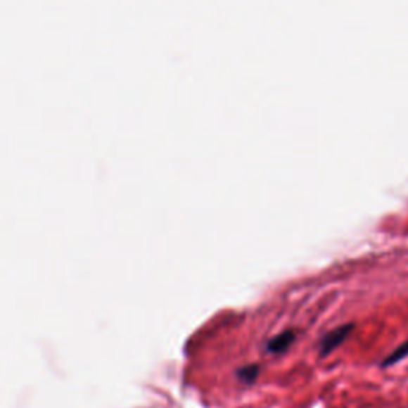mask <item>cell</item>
<instances>
[{
    "label": "cell",
    "instance_id": "277c9868",
    "mask_svg": "<svg viewBox=\"0 0 408 408\" xmlns=\"http://www.w3.org/2000/svg\"><path fill=\"white\" fill-rule=\"evenodd\" d=\"M408 356V338L404 341V343L399 345L395 350L389 354V356L383 361V367H388V365H393L395 362H399L400 359H404Z\"/></svg>",
    "mask_w": 408,
    "mask_h": 408
},
{
    "label": "cell",
    "instance_id": "7a4b0ae2",
    "mask_svg": "<svg viewBox=\"0 0 408 408\" xmlns=\"http://www.w3.org/2000/svg\"><path fill=\"white\" fill-rule=\"evenodd\" d=\"M297 338V333L295 330H284V332H281L278 335H274L273 338H269L267 341V351L268 352H274V354H281L287 351L291 348V345L295 341Z\"/></svg>",
    "mask_w": 408,
    "mask_h": 408
},
{
    "label": "cell",
    "instance_id": "3957f363",
    "mask_svg": "<svg viewBox=\"0 0 408 408\" xmlns=\"http://www.w3.org/2000/svg\"><path fill=\"white\" fill-rule=\"evenodd\" d=\"M260 374V367L257 364H249V365H244V367L238 369L236 371V376L238 380H241L246 385H252L257 380V376Z\"/></svg>",
    "mask_w": 408,
    "mask_h": 408
},
{
    "label": "cell",
    "instance_id": "6da1fadb",
    "mask_svg": "<svg viewBox=\"0 0 408 408\" xmlns=\"http://www.w3.org/2000/svg\"><path fill=\"white\" fill-rule=\"evenodd\" d=\"M352 329H354V324L348 322V324H343V326H340L337 329L330 330L329 333L324 335L319 341V354L321 356H327V354L332 352L338 345L343 343V341L348 338V335L351 333Z\"/></svg>",
    "mask_w": 408,
    "mask_h": 408
}]
</instances>
